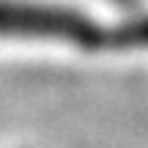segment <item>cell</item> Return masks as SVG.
<instances>
[{
  "label": "cell",
  "instance_id": "cell-2",
  "mask_svg": "<svg viewBox=\"0 0 148 148\" xmlns=\"http://www.w3.org/2000/svg\"><path fill=\"white\" fill-rule=\"evenodd\" d=\"M115 3L123 5V8H129L132 14H140V11H143V8H140V0H115Z\"/></svg>",
  "mask_w": 148,
  "mask_h": 148
},
{
  "label": "cell",
  "instance_id": "cell-1",
  "mask_svg": "<svg viewBox=\"0 0 148 148\" xmlns=\"http://www.w3.org/2000/svg\"><path fill=\"white\" fill-rule=\"evenodd\" d=\"M0 38L58 41L82 52L148 49V14H129L121 22H101L71 5L0 0Z\"/></svg>",
  "mask_w": 148,
  "mask_h": 148
}]
</instances>
